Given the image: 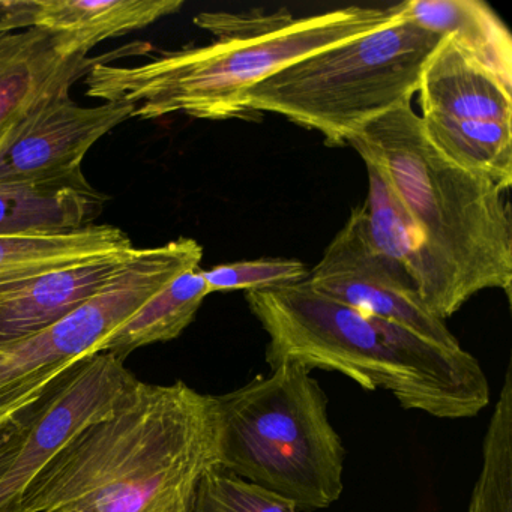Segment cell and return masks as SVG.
<instances>
[{
	"label": "cell",
	"mask_w": 512,
	"mask_h": 512,
	"mask_svg": "<svg viewBox=\"0 0 512 512\" xmlns=\"http://www.w3.org/2000/svg\"><path fill=\"white\" fill-rule=\"evenodd\" d=\"M218 436L215 395L139 382L56 455L17 512H193Z\"/></svg>",
	"instance_id": "obj_1"
},
{
	"label": "cell",
	"mask_w": 512,
	"mask_h": 512,
	"mask_svg": "<svg viewBox=\"0 0 512 512\" xmlns=\"http://www.w3.org/2000/svg\"><path fill=\"white\" fill-rule=\"evenodd\" d=\"M385 175L422 244L419 296L445 320L476 293L511 299L512 221L506 191L446 158L410 104L365 125L349 145Z\"/></svg>",
	"instance_id": "obj_2"
},
{
	"label": "cell",
	"mask_w": 512,
	"mask_h": 512,
	"mask_svg": "<svg viewBox=\"0 0 512 512\" xmlns=\"http://www.w3.org/2000/svg\"><path fill=\"white\" fill-rule=\"evenodd\" d=\"M395 17V7H349L295 19L289 11L203 13L194 25L217 40L206 46L161 52L143 64L95 65L86 94L104 103L136 104L133 118L184 113L197 119H248L241 97L281 68L376 31Z\"/></svg>",
	"instance_id": "obj_3"
},
{
	"label": "cell",
	"mask_w": 512,
	"mask_h": 512,
	"mask_svg": "<svg viewBox=\"0 0 512 512\" xmlns=\"http://www.w3.org/2000/svg\"><path fill=\"white\" fill-rule=\"evenodd\" d=\"M268 334L271 368L296 362L335 371L367 391L391 392L401 407L434 418H472L490 403V385L478 359L439 346L410 329L368 316L304 283L245 293Z\"/></svg>",
	"instance_id": "obj_4"
},
{
	"label": "cell",
	"mask_w": 512,
	"mask_h": 512,
	"mask_svg": "<svg viewBox=\"0 0 512 512\" xmlns=\"http://www.w3.org/2000/svg\"><path fill=\"white\" fill-rule=\"evenodd\" d=\"M215 400L218 469L290 500L299 512L340 499L346 449L329 421L328 397L304 365L283 362Z\"/></svg>",
	"instance_id": "obj_5"
},
{
	"label": "cell",
	"mask_w": 512,
	"mask_h": 512,
	"mask_svg": "<svg viewBox=\"0 0 512 512\" xmlns=\"http://www.w3.org/2000/svg\"><path fill=\"white\" fill-rule=\"evenodd\" d=\"M442 38L395 5L382 28L299 59L245 91L242 110L248 119L284 116L322 134L328 146H347L365 125L410 104Z\"/></svg>",
	"instance_id": "obj_6"
},
{
	"label": "cell",
	"mask_w": 512,
	"mask_h": 512,
	"mask_svg": "<svg viewBox=\"0 0 512 512\" xmlns=\"http://www.w3.org/2000/svg\"><path fill=\"white\" fill-rule=\"evenodd\" d=\"M203 248L179 238L137 248L121 272L64 319L31 337L0 346V430L31 415L59 383L131 314L188 269L199 268Z\"/></svg>",
	"instance_id": "obj_7"
},
{
	"label": "cell",
	"mask_w": 512,
	"mask_h": 512,
	"mask_svg": "<svg viewBox=\"0 0 512 512\" xmlns=\"http://www.w3.org/2000/svg\"><path fill=\"white\" fill-rule=\"evenodd\" d=\"M422 130L446 158L509 191L512 91L443 37L428 58L418 92Z\"/></svg>",
	"instance_id": "obj_8"
},
{
	"label": "cell",
	"mask_w": 512,
	"mask_h": 512,
	"mask_svg": "<svg viewBox=\"0 0 512 512\" xmlns=\"http://www.w3.org/2000/svg\"><path fill=\"white\" fill-rule=\"evenodd\" d=\"M307 283L320 295L397 323L439 346L461 347L445 320L422 302L409 275L371 244L364 205L352 209L320 262L308 272Z\"/></svg>",
	"instance_id": "obj_9"
},
{
	"label": "cell",
	"mask_w": 512,
	"mask_h": 512,
	"mask_svg": "<svg viewBox=\"0 0 512 512\" xmlns=\"http://www.w3.org/2000/svg\"><path fill=\"white\" fill-rule=\"evenodd\" d=\"M139 383L124 358L103 352L80 362L31 413L10 466L0 473V512H17L32 482L92 422L109 415Z\"/></svg>",
	"instance_id": "obj_10"
},
{
	"label": "cell",
	"mask_w": 512,
	"mask_h": 512,
	"mask_svg": "<svg viewBox=\"0 0 512 512\" xmlns=\"http://www.w3.org/2000/svg\"><path fill=\"white\" fill-rule=\"evenodd\" d=\"M136 104L83 107L70 92L47 98L0 143V184H40L83 173L92 146L133 118Z\"/></svg>",
	"instance_id": "obj_11"
},
{
	"label": "cell",
	"mask_w": 512,
	"mask_h": 512,
	"mask_svg": "<svg viewBox=\"0 0 512 512\" xmlns=\"http://www.w3.org/2000/svg\"><path fill=\"white\" fill-rule=\"evenodd\" d=\"M151 49L148 43H131L103 55L65 58L43 29L0 32V143L47 98L71 92L95 65Z\"/></svg>",
	"instance_id": "obj_12"
},
{
	"label": "cell",
	"mask_w": 512,
	"mask_h": 512,
	"mask_svg": "<svg viewBox=\"0 0 512 512\" xmlns=\"http://www.w3.org/2000/svg\"><path fill=\"white\" fill-rule=\"evenodd\" d=\"M137 248L0 286V346L55 325L106 287Z\"/></svg>",
	"instance_id": "obj_13"
},
{
	"label": "cell",
	"mask_w": 512,
	"mask_h": 512,
	"mask_svg": "<svg viewBox=\"0 0 512 512\" xmlns=\"http://www.w3.org/2000/svg\"><path fill=\"white\" fill-rule=\"evenodd\" d=\"M184 7L182 0H35V28L49 32L65 58L148 28Z\"/></svg>",
	"instance_id": "obj_14"
},
{
	"label": "cell",
	"mask_w": 512,
	"mask_h": 512,
	"mask_svg": "<svg viewBox=\"0 0 512 512\" xmlns=\"http://www.w3.org/2000/svg\"><path fill=\"white\" fill-rule=\"evenodd\" d=\"M106 202L83 173L40 184H0V236L76 232L94 226Z\"/></svg>",
	"instance_id": "obj_15"
},
{
	"label": "cell",
	"mask_w": 512,
	"mask_h": 512,
	"mask_svg": "<svg viewBox=\"0 0 512 512\" xmlns=\"http://www.w3.org/2000/svg\"><path fill=\"white\" fill-rule=\"evenodd\" d=\"M404 17L440 37H449L470 58L512 91V40L493 10L479 0H409Z\"/></svg>",
	"instance_id": "obj_16"
},
{
	"label": "cell",
	"mask_w": 512,
	"mask_h": 512,
	"mask_svg": "<svg viewBox=\"0 0 512 512\" xmlns=\"http://www.w3.org/2000/svg\"><path fill=\"white\" fill-rule=\"evenodd\" d=\"M130 248L127 233L110 224L58 235L0 236V286Z\"/></svg>",
	"instance_id": "obj_17"
},
{
	"label": "cell",
	"mask_w": 512,
	"mask_h": 512,
	"mask_svg": "<svg viewBox=\"0 0 512 512\" xmlns=\"http://www.w3.org/2000/svg\"><path fill=\"white\" fill-rule=\"evenodd\" d=\"M208 295L211 292L200 266L182 272L107 335L97 353L109 352L125 359L140 347L175 340L193 323Z\"/></svg>",
	"instance_id": "obj_18"
},
{
	"label": "cell",
	"mask_w": 512,
	"mask_h": 512,
	"mask_svg": "<svg viewBox=\"0 0 512 512\" xmlns=\"http://www.w3.org/2000/svg\"><path fill=\"white\" fill-rule=\"evenodd\" d=\"M193 512H299V509L290 500L215 467L200 481Z\"/></svg>",
	"instance_id": "obj_19"
},
{
	"label": "cell",
	"mask_w": 512,
	"mask_h": 512,
	"mask_svg": "<svg viewBox=\"0 0 512 512\" xmlns=\"http://www.w3.org/2000/svg\"><path fill=\"white\" fill-rule=\"evenodd\" d=\"M310 269L295 259H257L224 263L203 271L209 292H269L304 283Z\"/></svg>",
	"instance_id": "obj_20"
},
{
	"label": "cell",
	"mask_w": 512,
	"mask_h": 512,
	"mask_svg": "<svg viewBox=\"0 0 512 512\" xmlns=\"http://www.w3.org/2000/svg\"><path fill=\"white\" fill-rule=\"evenodd\" d=\"M467 512H512V454L502 446L482 449V464Z\"/></svg>",
	"instance_id": "obj_21"
},
{
	"label": "cell",
	"mask_w": 512,
	"mask_h": 512,
	"mask_svg": "<svg viewBox=\"0 0 512 512\" xmlns=\"http://www.w3.org/2000/svg\"><path fill=\"white\" fill-rule=\"evenodd\" d=\"M35 0H0V32L34 28Z\"/></svg>",
	"instance_id": "obj_22"
},
{
	"label": "cell",
	"mask_w": 512,
	"mask_h": 512,
	"mask_svg": "<svg viewBox=\"0 0 512 512\" xmlns=\"http://www.w3.org/2000/svg\"><path fill=\"white\" fill-rule=\"evenodd\" d=\"M29 418H31V415L26 416L22 421L8 425L4 430H0V473L4 472L13 461L17 449H19L26 431H28Z\"/></svg>",
	"instance_id": "obj_23"
}]
</instances>
